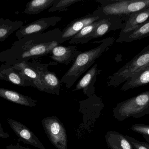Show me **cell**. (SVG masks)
Segmentation results:
<instances>
[{
	"instance_id": "6da1fadb",
	"label": "cell",
	"mask_w": 149,
	"mask_h": 149,
	"mask_svg": "<svg viewBox=\"0 0 149 149\" xmlns=\"http://www.w3.org/2000/svg\"><path fill=\"white\" fill-rule=\"evenodd\" d=\"M115 41L114 37H108L95 41L100 45L91 50L81 52L75 59L70 69L61 79L68 89L74 85L76 80L94 64L95 60L109 50Z\"/></svg>"
},
{
	"instance_id": "7a4b0ae2",
	"label": "cell",
	"mask_w": 149,
	"mask_h": 149,
	"mask_svg": "<svg viewBox=\"0 0 149 149\" xmlns=\"http://www.w3.org/2000/svg\"><path fill=\"white\" fill-rule=\"evenodd\" d=\"M100 3L93 14L100 17L118 16L124 18L132 13L149 7V0H95Z\"/></svg>"
},
{
	"instance_id": "3957f363",
	"label": "cell",
	"mask_w": 149,
	"mask_h": 149,
	"mask_svg": "<svg viewBox=\"0 0 149 149\" xmlns=\"http://www.w3.org/2000/svg\"><path fill=\"white\" fill-rule=\"evenodd\" d=\"M149 111V90L120 102L113 109L114 118L123 121L130 117L138 119Z\"/></svg>"
},
{
	"instance_id": "277c9868",
	"label": "cell",
	"mask_w": 149,
	"mask_h": 149,
	"mask_svg": "<svg viewBox=\"0 0 149 149\" xmlns=\"http://www.w3.org/2000/svg\"><path fill=\"white\" fill-rule=\"evenodd\" d=\"M149 64V45L120 70L109 77L107 85L116 87Z\"/></svg>"
},
{
	"instance_id": "5b68a950",
	"label": "cell",
	"mask_w": 149,
	"mask_h": 149,
	"mask_svg": "<svg viewBox=\"0 0 149 149\" xmlns=\"http://www.w3.org/2000/svg\"><path fill=\"white\" fill-rule=\"evenodd\" d=\"M42 125L50 142L57 149L68 148V137L64 126L55 116L46 117Z\"/></svg>"
},
{
	"instance_id": "8992f818",
	"label": "cell",
	"mask_w": 149,
	"mask_h": 149,
	"mask_svg": "<svg viewBox=\"0 0 149 149\" xmlns=\"http://www.w3.org/2000/svg\"><path fill=\"white\" fill-rule=\"evenodd\" d=\"M124 23L122 17L118 16L102 17L100 22L87 39L86 43L92 39L101 37L110 31L121 29L124 26Z\"/></svg>"
},
{
	"instance_id": "52a82bcc",
	"label": "cell",
	"mask_w": 149,
	"mask_h": 149,
	"mask_svg": "<svg viewBox=\"0 0 149 149\" xmlns=\"http://www.w3.org/2000/svg\"><path fill=\"white\" fill-rule=\"evenodd\" d=\"M7 121L10 127L21 141L38 149H45L43 144L29 128L21 122L10 118Z\"/></svg>"
},
{
	"instance_id": "ba28073f",
	"label": "cell",
	"mask_w": 149,
	"mask_h": 149,
	"mask_svg": "<svg viewBox=\"0 0 149 149\" xmlns=\"http://www.w3.org/2000/svg\"><path fill=\"white\" fill-rule=\"evenodd\" d=\"M100 17L93 14H88L72 21L62 31L61 43L70 40L83 28L95 22Z\"/></svg>"
},
{
	"instance_id": "9c48e42d",
	"label": "cell",
	"mask_w": 149,
	"mask_h": 149,
	"mask_svg": "<svg viewBox=\"0 0 149 149\" xmlns=\"http://www.w3.org/2000/svg\"><path fill=\"white\" fill-rule=\"evenodd\" d=\"M48 66L47 64H40L36 66L35 69L43 82L45 92L59 95L62 82L55 73L49 71Z\"/></svg>"
},
{
	"instance_id": "30bf717a",
	"label": "cell",
	"mask_w": 149,
	"mask_h": 149,
	"mask_svg": "<svg viewBox=\"0 0 149 149\" xmlns=\"http://www.w3.org/2000/svg\"><path fill=\"white\" fill-rule=\"evenodd\" d=\"M101 71V70L98 69V64L94 65L78 82L72 92L81 89L84 94L88 97L94 94L95 93L94 85L97 76L100 73Z\"/></svg>"
},
{
	"instance_id": "8fae6325",
	"label": "cell",
	"mask_w": 149,
	"mask_h": 149,
	"mask_svg": "<svg viewBox=\"0 0 149 149\" xmlns=\"http://www.w3.org/2000/svg\"><path fill=\"white\" fill-rule=\"evenodd\" d=\"M76 46L58 45L51 52L50 57L53 61L60 64L69 65L74 62L77 56L81 52Z\"/></svg>"
},
{
	"instance_id": "7c38bea8",
	"label": "cell",
	"mask_w": 149,
	"mask_h": 149,
	"mask_svg": "<svg viewBox=\"0 0 149 149\" xmlns=\"http://www.w3.org/2000/svg\"><path fill=\"white\" fill-rule=\"evenodd\" d=\"M149 19V7L132 13L124 19V25L119 35L131 31Z\"/></svg>"
},
{
	"instance_id": "4fadbf2b",
	"label": "cell",
	"mask_w": 149,
	"mask_h": 149,
	"mask_svg": "<svg viewBox=\"0 0 149 149\" xmlns=\"http://www.w3.org/2000/svg\"><path fill=\"white\" fill-rule=\"evenodd\" d=\"M149 83V64L133 74L123 85V92L146 85Z\"/></svg>"
},
{
	"instance_id": "5bb4252c",
	"label": "cell",
	"mask_w": 149,
	"mask_h": 149,
	"mask_svg": "<svg viewBox=\"0 0 149 149\" xmlns=\"http://www.w3.org/2000/svg\"><path fill=\"white\" fill-rule=\"evenodd\" d=\"M149 36V19L133 30L119 35L116 40L118 43H130L141 40Z\"/></svg>"
},
{
	"instance_id": "9a60e30c",
	"label": "cell",
	"mask_w": 149,
	"mask_h": 149,
	"mask_svg": "<svg viewBox=\"0 0 149 149\" xmlns=\"http://www.w3.org/2000/svg\"><path fill=\"white\" fill-rule=\"evenodd\" d=\"M61 20V17L58 16L44 17L28 25L24 32L25 35L42 32L44 31L55 26Z\"/></svg>"
},
{
	"instance_id": "2e32d148",
	"label": "cell",
	"mask_w": 149,
	"mask_h": 149,
	"mask_svg": "<svg viewBox=\"0 0 149 149\" xmlns=\"http://www.w3.org/2000/svg\"><path fill=\"white\" fill-rule=\"evenodd\" d=\"M105 138L107 145L110 149H134L126 136L119 132L108 131Z\"/></svg>"
},
{
	"instance_id": "e0dca14e",
	"label": "cell",
	"mask_w": 149,
	"mask_h": 149,
	"mask_svg": "<svg viewBox=\"0 0 149 149\" xmlns=\"http://www.w3.org/2000/svg\"><path fill=\"white\" fill-rule=\"evenodd\" d=\"M0 96L11 102L22 106L31 107L36 106V101L13 91L0 89Z\"/></svg>"
},
{
	"instance_id": "ac0fdd59",
	"label": "cell",
	"mask_w": 149,
	"mask_h": 149,
	"mask_svg": "<svg viewBox=\"0 0 149 149\" xmlns=\"http://www.w3.org/2000/svg\"><path fill=\"white\" fill-rule=\"evenodd\" d=\"M102 17L92 23L87 25L79 31L69 41V43L70 44L86 43L87 39L93 32L95 28L100 22Z\"/></svg>"
},
{
	"instance_id": "d6986e66",
	"label": "cell",
	"mask_w": 149,
	"mask_h": 149,
	"mask_svg": "<svg viewBox=\"0 0 149 149\" xmlns=\"http://www.w3.org/2000/svg\"><path fill=\"white\" fill-rule=\"evenodd\" d=\"M56 0H34L29 3L27 12L30 14H37L50 8Z\"/></svg>"
},
{
	"instance_id": "ffe728a7",
	"label": "cell",
	"mask_w": 149,
	"mask_h": 149,
	"mask_svg": "<svg viewBox=\"0 0 149 149\" xmlns=\"http://www.w3.org/2000/svg\"><path fill=\"white\" fill-rule=\"evenodd\" d=\"M82 0H56L54 4L48 10V12H62L65 11L72 4Z\"/></svg>"
},
{
	"instance_id": "44dd1931",
	"label": "cell",
	"mask_w": 149,
	"mask_h": 149,
	"mask_svg": "<svg viewBox=\"0 0 149 149\" xmlns=\"http://www.w3.org/2000/svg\"><path fill=\"white\" fill-rule=\"evenodd\" d=\"M130 129L142 136H149V125L148 124L143 123L134 124L130 127Z\"/></svg>"
},
{
	"instance_id": "7402d4cb",
	"label": "cell",
	"mask_w": 149,
	"mask_h": 149,
	"mask_svg": "<svg viewBox=\"0 0 149 149\" xmlns=\"http://www.w3.org/2000/svg\"><path fill=\"white\" fill-rule=\"evenodd\" d=\"M126 136L127 139L132 144L134 149H149V143L147 142H145L140 141L128 136Z\"/></svg>"
},
{
	"instance_id": "603a6c76",
	"label": "cell",
	"mask_w": 149,
	"mask_h": 149,
	"mask_svg": "<svg viewBox=\"0 0 149 149\" xmlns=\"http://www.w3.org/2000/svg\"><path fill=\"white\" fill-rule=\"evenodd\" d=\"M10 80L16 85H19L21 84V79L18 77L17 74L15 73H11L9 75Z\"/></svg>"
},
{
	"instance_id": "cb8c5ba5",
	"label": "cell",
	"mask_w": 149,
	"mask_h": 149,
	"mask_svg": "<svg viewBox=\"0 0 149 149\" xmlns=\"http://www.w3.org/2000/svg\"><path fill=\"white\" fill-rule=\"evenodd\" d=\"M6 149H31L29 148H25L22 147L21 145L17 144V145H8L6 147Z\"/></svg>"
},
{
	"instance_id": "d4e9b609",
	"label": "cell",
	"mask_w": 149,
	"mask_h": 149,
	"mask_svg": "<svg viewBox=\"0 0 149 149\" xmlns=\"http://www.w3.org/2000/svg\"><path fill=\"white\" fill-rule=\"evenodd\" d=\"M10 137V135L8 133H5L3 131V129L1 126V124L0 122V138H8Z\"/></svg>"
},
{
	"instance_id": "484cf974",
	"label": "cell",
	"mask_w": 149,
	"mask_h": 149,
	"mask_svg": "<svg viewBox=\"0 0 149 149\" xmlns=\"http://www.w3.org/2000/svg\"><path fill=\"white\" fill-rule=\"evenodd\" d=\"M7 31L6 29H0V38L3 36L6 35Z\"/></svg>"
},
{
	"instance_id": "4316f807",
	"label": "cell",
	"mask_w": 149,
	"mask_h": 149,
	"mask_svg": "<svg viewBox=\"0 0 149 149\" xmlns=\"http://www.w3.org/2000/svg\"><path fill=\"white\" fill-rule=\"evenodd\" d=\"M143 138H144L145 140H146V141L147 142L149 143V136H147L145 135H143Z\"/></svg>"
},
{
	"instance_id": "83f0119b",
	"label": "cell",
	"mask_w": 149,
	"mask_h": 149,
	"mask_svg": "<svg viewBox=\"0 0 149 149\" xmlns=\"http://www.w3.org/2000/svg\"><path fill=\"white\" fill-rule=\"evenodd\" d=\"M148 114H149V111L148 113Z\"/></svg>"
}]
</instances>
